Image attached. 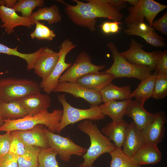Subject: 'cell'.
<instances>
[{
    "instance_id": "cell-1",
    "label": "cell",
    "mask_w": 167,
    "mask_h": 167,
    "mask_svg": "<svg viewBox=\"0 0 167 167\" xmlns=\"http://www.w3.org/2000/svg\"><path fill=\"white\" fill-rule=\"evenodd\" d=\"M72 1L76 3L75 5L68 4L62 0L58 2L65 6V12L74 24L86 27L91 32L96 30L97 18L120 21L123 17L119 11L103 0H88L87 3L78 0Z\"/></svg>"
},
{
    "instance_id": "cell-2",
    "label": "cell",
    "mask_w": 167,
    "mask_h": 167,
    "mask_svg": "<svg viewBox=\"0 0 167 167\" xmlns=\"http://www.w3.org/2000/svg\"><path fill=\"white\" fill-rule=\"evenodd\" d=\"M78 129L89 137L90 145L83 156L84 162L79 167H93V164L100 156L105 153H110L116 148L107 137L99 129L96 124L92 121L85 120L80 123Z\"/></svg>"
},
{
    "instance_id": "cell-3",
    "label": "cell",
    "mask_w": 167,
    "mask_h": 167,
    "mask_svg": "<svg viewBox=\"0 0 167 167\" xmlns=\"http://www.w3.org/2000/svg\"><path fill=\"white\" fill-rule=\"evenodd\" d=\"M62 110H54L52 112H42L32 115H28L22 118L14 120H3L4 123L0 126V131L11 132L15 131L31 130L42 125L49 131L56 132L61 120Z\"/></svg>"
},
{
    "instance_id": "cell-4",
    "label": "cell",
    "mask_w": 167,
    "mask_h": 167,
    "mask_svg": "<svg viewBox=\"0 0 167 167\" xmlns=\"http://www.w3.org/2000/svg\"><path fill=\"white\" fill-rule=\"evenodd\" d=\"M106 46L112 54L113 62L104 72L112 75L114 79L132 78L141 81L149 76L154 70L151 67L136 65L128 61L120 54L113 42L107 43Z\"/></svg>"
},
{
    "instance_id": "cell-5",
    "label": "cell",
    "mask_w": 167,
    "mask_h": 167,
    "mask_svg": "<svg viewBox=\"0 0 167 167\" xmlns=\"http://www.w3.org/2000/svg\"><path fill=\"white\" fill-rule=\"evenodd\" d=\"M37 82L29 79L8 78L0 79V103L19 100L30 95L41 92Z\"/></svg>"
},
{
    "instance_id": "cell-6",
    "label": "cell",
    "mask_w": 167,
    "mask_h": 167,
    "mask_svg": "<svg viewBox=\"0 0 167 167\" xmlns=\"http://www.w3.org/2000/svg\"><path fill=\"white\" fill-rule=\"evenodd\" d=\"M59 102L63 107V113L56 131L59 133L68 125L85 120L98 121L104 119L105 116L102 113L99 105L90 106L87 109H80L72 106L66 101L65 95H58Z\"/></svg>"
},
{
    "instance_id": "cell-7",
    "label": "cell",
    "mask_w": 167,
    "mask_h": 167,
    "mask_svg": "<svg viewBox=\"0 0 167 167\" xmlns=\"http://www.w3.org/2000/svg\"><path fill=\"white\" fill-rule=\"evenodd\" d=\"M167 7L153 0H139L138 4L130 7L129 15L125 18V24L128 27L136 24L144 22L145 18L151 27L154 19L157 14Z\"/></svg>"
},
{
    "instance_id": "cell-8",
    "label": "cell",
    "mask_w": 167,
    "mask_h": 167,
    "mask_svg": "<svg viewBox=\"0 0 167 167\" xmlns=\"http://www.w3.org/2000/svg\"><path fill=\"white\" fill-rule=\"evenodd\" d=\"M44 131L49 148L59 155L62 160L67 162L73 155L82 156L87 149L75 143L69 137H64L52 132L47 129Z\"/></svg>"
},
{
    "instance_id": "cell-9",
    "label": "cell",
    "mask_w": 167,
    "mask_h": 167,
    "mask_svg": "<svg viewBox=\"0 0 167 167\" xmlns=\"http://www.w3.org/2000/svg\"><path fill=\"white\" fill-rule=\"evenodd\" d=\"M76 46L69 39H65L62 43L58 52L59 58L54 69L50 75L42 80L40 84L43 91L47 94L53 92L59 82L61 74L71 65V63L66 62V58L67 54Z\"/></svg>"
},
{
    "instance_id": "cell-10",
    "label": "cell",
    "mask_w": 167,
    "mask_h": 167,
    "mask_svg": "<svg viewBox=\"0 0 167 167\" xmlns=\"http://www.w3.org/2000/svg\"><path fill=\"white\" fill-rule=\"evenodd\" d=\"M105 67V65H96L93 64L89 55L82 51L79 54L74 63L61 75L59 82H76L78 79L84 75L99 72Z\"/></svg>"
},
{
    "instance_id": "cell-11",
    "label": "cell",
    "mask_w": 167,
    "mask_h": 167,
    "mask_svg": "<svg viewBox=\"0 0 167 167\" xmlns=\"http://www.w3.org/2000/svg\"><path fill=\"white\" fill-rule=\"evenodd\" d=\"M128 50L120 53V54L131 63L139 66H149L154 70L157 58V51L148 52L143 49V46L134 39H131Z\"/></svg>"
},
{
    "instance_id": "cell-12",
    "label": "cell",
    "mask_w": 167,
    "mask_h": 167,
    "mask_svg": "<svg viewBox=\"0 0 167 167\" xmlns=\"http://www.w3.org/2000/svg\"><path fill=\"white\" fill-rule=\"evenodd\" d=\"M53 92L69 93L75 97L83 99L92 106L99 105L102 102L99 92L89 89L76 82H58Z\"/></svg>"
},
{
    "instance_id": "cell-13",
    "label": "cell",
    "mask_w": 167,
    "mask_h": 167,
    "mask_svg": "<svg viewBox=\"0 0 167 167\" xmlns=\"http://www.w3.org/2000/svg\"><path fill=\"white\" fill-rule=\"evenodd\" d=\"M59 58L58 52L47 47L41 48L33 69L42 80L46 79L54 69Z\"/></svg>"
},
{
    "instance_id": "cell-14",
    "label": "cell",
    "mask_w": 167,
    "mask_h": 167,
    "mask_svg": "<svg viewBox=\"0 0 167 167\" xmlns=\"http://www.w3.org/2000/svg\"><path fill=\"white\" fill-rule=\"evenodd\" d=\"M144 103L131 99L125 112V114L132 118L136 127L142 131L152 123L156 116V113H151L145 110Z\"/></svg>"
},
{
    "instance_id": "cell-15",
    "label": "cell",
    "mask_w": 167,
    "mask_h": 167,
    "mask_svg": "<svg viewBox=\"0 0 167 167\" xmlns=\"http://www.w3.org/2000/svg\"><path fill=\"white\" fill-rule=\"evenodd\" d=\"M124 33L129 36H140L148 43L153 46L163 47H166L165 39L158 35L151 27L144 22L131 25L124 30Z\"/></svg>"
},
{
    "instance_id": "cell-16",
    "label": "cell",
    "mask_w": 167,
    "mask_h": 167,
    "mask_svg": "<svg viewBox=\"0 0 167 167\" xmlns=\"http://www.w3.org/2000/svg\"><path fill=\"white\" fill-rule=\"evenodd\" d=\"M0 19L3 24L1 27L5 28L8 34L11 33L14 29L23 26L31 28L35 24L30 17H25L18 15L12 8L3 5H0Z\"/></svg>"
},
{
    "instance_id": "cell-17",
    "label": "cell",
    "mask_w": 167,
    "mask_h": 167,
    "mask_svg": "<svg viewBox=\"0 0 167 167\" xmlns=\"http://www.w3.org/2000/svg\"><path fill=\"white\" fill-rule=\"evenodd\" d=\"M156 113V117L152 123L142 131L145 143H153L158 145L165 136V125L167 121L165 113L160 111Z\"/></svg>"
},
{
    "instance_id": "cell-18",
    "label": "cell",
    "mask_w": 167,
    "mask_h": 167,
    "mask_svg": "<svg viewBox=\"0 0 167 167\" xmlns=\"http://www.w3.org/2000/svg\"><path fill=\"white\" fill-rule=\"evenodd\" d=\"M145 144L142 131L132 122L128 124L125 140L122 149L124 154L131 158Z\"/></svg>"
},
{
    "instance_id": "cell-19",
    "label": "cell",
    "mask_w": 167,
    "mask_h": 167,
    "mask_svg": "<svg viewBox=\"0 0 167 167\" xmlns=\"http://www.w3.org/2000/svg\"><path fill=\"white\" fill-rule=\"evenodd\" d=\"M44 126L40 125L31 130L11 132L18 137L25 146H35L41 148H46L49 146L44 133Z\"/></svg>"
},
{
    "instance_id": "cell-20",
    "label": "cell",
    "mask_w": 167,
    "mask_h": 167,
    "mask_svg": "<svg viewBox=\"0 0 167 167\" xmlns=\"http://www.w3.org/2000/svg\"><path fill=\"white\" fill-rule=\"evenodd\" d=\"M18 100L30 115L48 111L51 102V98L48 94L41 92L29 95Z\"/></svg>"
},
{
    "instance_id": "cell-21",
    "label": "cell",
    "mask_w": 167,
    "mask_h": 167,
    "mask_svg": "<svg viewBox=\"0 0 167 167\" xmlns=\"http://www.w3.org/2000/svg\"><path fill=\"white\" fill-rule=\"evenodd\" d=\"M158 145L145 143L131 158L137 165H153L159 162L162 159L161 153Z\"/></svg>"
},
{
    "instance_id": "cell-22",
    "label": "cell",
    "mask_w": 167,
    "mask_h": 167,
    "mask_svg": "<svg viewBox=\"0 0 167 167\" xmlns=\"http://www.w3.org/2000/svg\"><path fill=\"white\" fill-rule=\"evenodd\" d=\"M128 123L123 119L113 121L103 127L102 133L113 141L116 148H122L125 140Z\"/></svg>"
},
{
    "instance_id": "cell-23",
    "label": "cell",
    "mask_w": 167,
    "mask_h": 167,
    "mask_svg": "<svg viewBox=\"0 0 167 167\" xmlns=\"http://www.w3.org/2000/svg\"><path fill=\"white\" fill-rule=\"evenodd\" d=\"M114 79L110 74L99 72L84 75L78 79L76 82L89 89L100 92Z\"/></svg>"
},
{
    "instance_id": "cell-24",
    "label": "cell",
    "mask_w": 167,
    "mask_h": 167,
    "mask_svg": "<svg viewBox=\"0 0 167 167\" xmlns=\"http://www.w3.org/2000/svg\"><path fill=\"white\" fill-rule=\"evenodd\" d=\"M101 94L102 102L104 103L113 100H131V90L129 85L118 87L112 83L101 90Z\"/></svg>"
},
{
    "instance_id": "cell-25",
    "label": "cell",
    "mask_w": 167,
    "mask_h": 167,
    "mask_svg": "<svg viewBox=\"0 0 167 167\" xmlns=\"http://www.w3.org/2000/svg\"><path fill=\"white\" fill-rule=\"evenodd\" d=\"M130 100L111 101L99 106L104 115L109 117L113 121H117L123 119Z\"/></svg>"
},
{
    "instance_id": "cell-26",
    "label": "cell",
    "mask_w": 167,
    "mask_h": 167,
    "mask_svg": "<svg viewBox=\"0 0 167 167\" xmlns=\"http://www.w3.org/2000/svg\"><path fill=\"white\" fill-rule=\"evenodd\" d=\"M157 73L154 71L149 76L141 81L137 88L131 93L132 98L144 103L152 97Z\"/></svg>"
},
{
    "instance_id": "cell-27",
    "label": "cell",
    "mask_w": 167,
    "mask_h": 167,
    "mask_svg": "<svg viewBox=\"0 0 167 167\" xmlns=\"http://www.w3.org/2000/svg\"><path fill=\"white\" fill-rule=\"evenodd\" d=\"M0 115L3 120H14L22 118L28 114L18 100L0 103Z\"/></svg>"
},
{
    "instance_id": "cell-28",
    "label": "cell",
    "mask_w": 167,
    "mask_h": 167,
    "mask_svg": "<svg viewBox=\"0 0 167 167\" xmlns=\"http://www.w3.org/2000/svg\"><path fill=\"white\" fill-rule=\"evenodd\" d=\"M35 22L41 20L46 21L49 24L57 23L62 19L58 6L53 4L49 7L39 8L32 13L30 17Z\"/></svg>"
},
{
    "instance_id": "cell-29",
    "label": "cell",
    "mask_w": 167,
    "mask_h": 167,
    "mask_svg": "<svg viewBox=\"0 0 167 167\" xmlns=\"http://www.w3.org/2000/svg\"><path fill=\"white\" fill-rule=\"evenodd\" d=\"M40 148L25 146L24 153L18 157L19 167H38V159Z\"/></svg>"
},
{
    "instance_id": "cell-30",
    "label": "cell",
    "mask_w": 167,
    "mask_h": 167,
    "mask_svg": "<svg viewBox=\"0 0 167 167\" xmlns=\"http://www.w3.org/2000/svg\"><path fill=\"white\" fill-rule=\"evenodd\" d=\"M18 46L14 48H10L0 43V53L13 55L24 59L27 63L28 70L33 69L35 62L41 51L40 48L36 52L29 54L23 53L17 50Z\"/></svg>"
},
{
    "instance_id": "cell-31",
    "label": "cell",
    "mask_w": 167,
    "mask_h": 167,
    "mask_svg": "<svg viewBox=\"0 0 167 167\" xmlns=\"http://www.w3.org/2000/svg\"><path fill=\"white\" fill-rule=\"evenodd\" d=\"M109 154L111 157L110 167H141L124 154L122 148H116Z\"/></svg>"
},
{
    "instance_id": "cell-32",
    "label": "cell",
    "mask_w": 167,
    "mask_h": 167,
    "mask_svg": "<svg viewBox=\"0 0 167 167\" xmlns=\"http://www.w3.org/2000/svg\"><path fill=\"white\" fill-rule=\"evenodd\" d=\"M44 2L43 0H19L17 1L13 8L16 11L21 12L22 16L28 18L36 7L42 6Z\"/></svg>"
},
{
    "instance_id": "cell-33",
    "label": "cell",
    "mask_w": 167,
    "mask_h": 167,
    "mask_svg": "<svg viewBox=\"0 0 167 167\" xmlns=\"http://www.w3.org/2000/svg\"><path fill=\"white\" fill-rule=\"evenodd\" d=\"M57 153L48 148H40L38 159V167H59L56 156Z\"/></svg>"
},
{
    "instance_id": "cell-34",
    "label": "cell",
    "mask_w": 167,
    "mask_h": 167,
    "mask_svg": "<svg viewBox=\"0 0 167 167\" xmlns=\"http://www.w3.org/2000/svg\"><path fill=\"white\" fill-rule=\"evenodd\" d=\"M167 95V74H157L152 97L156 99L164 98Z\"/></svg>"
},
{
    "instance_id": "cell-35",
    "label": "cell",
    "mask_w": 167,
    "mask_h": 167,
    "mask_svg": "<svg viewBox=\"0 0 167 167\" xmlns=\"http://www.w3.org/2000/svg\"><path fill=\"white\" fill-rule=\"evenodd\" d=\"M36 27L34 30L30 34L32 39L51 41L56 35L54 31L51 30L44 23L39 21L35 22Z\"/></svg>"
},
{
    "instance_id": "cell-36",
    "label": "cell",
    "mask_w": 167,
    "mask_h": 167,
    "mask_svg": "<svg viewBox=\"0 0 167 167\" xmlns=\"http://www.w3.org/2000/svg\"><path fill=\"white\" fill-rule=\"evenodd\" d=\"M11 134L12 139L9 153L18 157L24 153L25 146L18 137Z\"/></svg>"
},
{
    "instance_id": "cell-37",
    "label": "cell",
    "mask_w": 167,
    "mask_h": 167,
    "mask_svg": "<svg viewBox=\"0 0 167 167\" xmlns=\"http://www.w3.org/2000/svg\"><path fill=\"white\" fill-rule=\"evenodd\" d=\"M157 63L154 69L157 74H167V51H157Z\"/></svg>"
},
{
    "instance_id": "cell-38",
    "label": "cell",
    "mask_w": 167,
    "mask_h": 167,
    "mask_svg": "<svg viewBox=\"0 0 167 167\" xmlns=\"http://www.w3.org/2000/svg\"><path fill=\"white\" fill-rule=\"evenodd\" d=\"M12 137L11 132L0 135V158L9 153Z\"/></svg>"
},
{
    "instance_id": "cell-39",
    "label": "cell",
    "mask_w": 167,
    "mask_h": 167,
    "mask_svg": "<svg viewBox=\"0 0 167 167\" xmlns=\"http://www.w3.org/2000/svg\"><path fill=\"white\" fill-rule=\"evenodd\" d=\"M151 27L162 34L167 36V13L166 12L161 17L153 21Z\"/></svg>"
},
{
    "instance_id": "cell-40",
    "label": "cell",
    "mask_w": 167,
    "mask_h": 167,
    "mask_svg": "<svg viewBox=\"0 0 167 167\" xmlns=\"http://www.w3.org/2000/svg\"><path fill=\"white\" fill-rule=\"evenodd\" d=\"M122 24L120 21L105 22L99 26L101 27L102 32L105 34L116 33L122 28L119 25Z\"/></svg>"
},
{
    "instance_id": "cell-41",
    "label": "cell",
    "mask_w": 167,
    "mask_h": 167,
    "mask_svg": "<svg viewBox=\"0 0 167 167\" xmlns=\"http://www.w3.org/2000/svg\"><path fill=\"white\" fill-rule=\"evenodd\" d=\"M0 167H19L18 157L8 153L0 158Z\"/></svg>"
},
{
    "instance_id": "cell-42",
    "label": "cell",
    "mask_w": 167,
    "mask_h": 167,
    "mask_svg": "<svg viewBox=\"0 0 167 167\" xmlns=\"http://www.w3.org/2000/svg\"><path fill=\"white\" fill-rule=\"evenodd\" d=\"M106 3L120 11L121 9L125 8L127 6V2L125 0H103Z\"/></svg>"
},
{
    "instance_id": "cell-43",
    "label": "cell",
    "mask_w": 167,
    "mask_h": 167,
    "mask_svg": "<svg viewBox=\"0 0 167 167\" xmlns=\"http://www.w3.org/2000/svg\"><path fill=\"white\" fill-rule=\"evenodd\" d=\"M16 2V0H4V5L7 7L13 8Z\"/></svg>"
},
{
    "instance_id": "cell-44",
    "label": "cell",
    "mask_w": 167,
    "mask_h": 167,
    "mask_svg": "<svg viewBox=\"0 0 167 167\" xmlns=\"http://www.w3.org/2000/svg\"><path fill=\"white\" fill-rule=\"evenodd\" d=\"M127 3L131 4L133 6L136 5L138 3L139 0H125Z\"/></svg>"
},
{
    "instance_id": "cell-45",
    "label": "cell",
    "mask_w": 167,
    "mask_h": 167,
    "mask_svg": "<svg viewBox=\"0 0 167 167\" xmlns=\"http://www.w3.org/2000/svg\"><path fill=\"white\" fill-rule=\"evenodd\" d=\"M4 123L3 119L1 118L0 115V126H2Z\"/></svg>"
},
{
    "instance_id": "cell-46",
    "label": "cell",
    "mask_w": 167,
    "mask_h": 167,
    "mask_svg": "<svg viewBox=\"0 0 167 167\" xmlns=\"http://www.w3.org/2000/svg\"><path fill=\"white\" fill-rule=\"evenodd\" d=\"M4 5V0H0V5Z\"/></svg>"
}]
</instances>
